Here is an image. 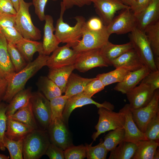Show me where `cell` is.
Returning <instances> with one entry per match:
<instances>
[{
    "label": "cell",
    "mask_w": 159,
    "mask_h": 159,
    "mask_svg": "<svg viewBox=\"0 0 159 159\" xmlns=\"http://www.w3.org/2000/svg\"><path fill=\"white\" fill-rule=\"evenodd\" d=\"M49 55L39 54L34 61L28 63L20 71L15 72L8 80V85L3 100L9 103L17 92L24 88L27 81L43 67L46 65Z\"/></svg>",
    "instance_id": "cell-1"
},
{
    "label": "cell",
    "mask_w": 159,
    "mask_h": 159,
    "mask_svg": "<svg viewBox=\"0 0 159 159\" xmlns=\"http://www.w3.org/2000/svg\"><path fill=\"white\" fill-rule=\"evenodd\" d=\"M66 9L61 3V11L55 27V35L59 42L66 43L70 47L76 46L82 37L85 18L82 16L74 17L76 22L74 26H71L64 21L63 15Z\"/></svg>",
    "instance_id": "cell-2"
},
{
    "label": "cell",
    "mask_w": 159,
    "mask_h": 159,
    "mask_svg": "<svg viewBox=\"0 0 159 159\" xmlns=\"http://www.w3.org/2000/svg\"><path fill=\"white\" fill-rule=\"evenodd\" d=\"M50 143L47 130L39 128L34 130L24 138L23 159H39L45 154Z\"/></svg>",
    "instance_id": "cell-3"
},
{
    "label": "cell",
    "mask_w": 159,
    "mask_h": 159,
    "mask_svg": "<svg viewBox=\"0 0 159 159\" xmlns=\"http://www.w3.org/2000/svg\"><path fill=\"white\" fill-rule=\"evenodd\" d=\"M32 3L20 0L19 9L15 17L16 27L24 38L36 41L40 39L41 32L33 24L29 12Z\"/></svg>",
    "instance_id": "cell-4"
},
{
    "label": "cell",
    "mask_w": 159,
    "mask_h": 159,
    "mask_svg": "<svg viewBox=\"0 0 159 159\" xmlns=\"http://www.w3.org/2000/svg\"><path fill=\"white\" fill-rule=\"evenodd\" d=\"M98 108L99 120L95 126L97 131L92 136L93 141L102 133L118 128H124L125 121L124 113L120 110L116 112L105 107Z\"/></svg>",
    "instance_id": "cell-5"
},
{
    "label": "cell",
    "mask_w": 159,
    "mask_h": 159,
    "mask_svg": "<svg viewBox=\"0 0 159 159\" xmlns=\"http://www.w3.org/2000/svg\"><path fill=\"white\" fill-rule=\"evenodd\" d=\"M129 37L133 48L144 64L151 71L158 70L153 51L144 31L136 27L130 32Z\"/></svg>",
    "instance_id": "cell-6"
},
{
    "label": "cell",
    "mask_w": 159,
    "mask_h": 159,
    "mask_svg": "<svg viewBox=\"0 0 159 159\" xmlns=\"http://www.w3.org/2000/svg\"><path fill=\"white\" fill-rule=\"evenodd\" d=\"M110 36L107 30L106 26L100 31H94L88 30L84 25L82 39L77 45L72 47V48L78 53L101 49L109 41Z\"/></svg>",
    "instance_id": "cell-7"
},
{
    "label": "cell",
    "mask_w": 159,
    "mask_h": 159,
    "mask_svg": "<svg viewBox=\"0 0 159 159\" xmlns=\"http://www.w3.org/2000/svg\"><path fill=\"white\" fill-rule=\"evenodd\" d=\"M30 102L38 125L47 130L51 119L50 101L39 91L32 92Z\"/></svg>",
    "instance_id": "cell-8"
},
{
    "label": "cell",
    "mask_w": 159,
    "mask_h": 159,
    "mask_svg": "<svg viewBox=\"0 0 159 159\" xmlns=\"http://www.w3.org/2000/svg\"><path fill=\"white\" fill-rule=\"evenodd\" d=\"M62 117L51 121L47 129L50 142L65 150L73 145L67 125Z\"/></svg>",
    "instance_id": "cell-9"
},
{
    "label": "cell",
    "mask_w": 159,
    "mask_h": 159,
    "mask_svg": "<svg viewBox=\"0 0 159 159\" xmlns=\"http://www.w3.org/2000/svg\"><path fill=\"white\" fill-rule=\"evenodd\" d=\"M159 90H156L153 97L146 106L138 109L130 108L133 120L139 129L144 133L147 125L159 112Z\"/></svg>",
    "instance_id": "cell-10"
},
{
    "label": "cell",
    "mask_w": 159,
    "mask_h": 159,
    "mask_svg": "<svg viewBox=\"0 0 159 159\" xmlns=\"http://www.w3.org/2000/svg\"><path fill=\"white\" fill-rule=\"evenodd\" d=\"M136 27V17L130 9H123L106 26L110 35L113 33L121 34L130 32Z\"/></svg>",
    "instance_id": "cell-11"
},
{
    "label": "cell",
    "mask_w": 159,
    "mask_h": 159,
    "mask_svg": "<svg viewBox=\"0 0 159 159\" xmlns=\"http://www.w3.org/2000/svg\"><path fill=\"white\" fill-rule=\"evenodd\" d=\"M74 66L75 69L83 73L96 67L109 66L101 54L100 49L79 52Z\"/></svg>",
    "instance_id": "cell-12"
},
{
    "label": "cell",
    "mask_w": 159,
    "mask_h": 159,
    "mask_svg": "<svg viewBox=\"0 0 159 159\" xmlns=\"http://www.w3.org/2000/svg\"><path fill=\"white\" fill-rule=\"evenodd\" d=\"M70 48L66 44L59 46L49 56L46 66L52 69L74 65L79 53Z\"/></svg>",
    "instance_id": "cell-13"
},
{
    "label": "cell",
    "mask_w": 159,
    "mask_h": 159,
    "mask_svg": "<svg viewBox=\"0 0 159 159\" xmlns=\"http://www.w3.org/2000/svg\"><path fill=\"white\" fill-rule=\"evenodd\" d=\"M93 3L97 13L106 26L112 21L117 11L131 9L130 6L119 0H94Z\"/></svg>",
    "instance_id": "cell-14"
},
{
    "label": "cell",
    "mask_w": 159,
    "mask_h": 159,
    "mask_svg": "<svg viewBox=\"0 0 159 159\" xmlns=\"http://www.w3.org/2000/svg\"><path fill=\"white\" fill-rule=\"evenodd\" d=\"M88 104L95 105L98 108L103 107L113 110L114 109V105L110 103L105 101L103 103L100 104L95 102L82 92L68 98L62 114V117L66 123L68 124L69 117L74 109Z\"/></svg>",
    "instance_id": "cell-15"
},
{
    "label": "cell",
    "mask_w": 159,
    "mask_h": 159,
    "mask_svg": "<svg viewBox=\"0 0 159 159\" xmlns=\"http://www.w3.org/2000/svg\"><path fill=\"white\" fill-rule=\"evenodd\" d=\"M155 91L142 82L129 91L126 94L130 108L137 109L146 106L152 99Z\"/></svg>",
    "instance_id": "cell-16"
},
{
    "label": "cell",
    "mask_w": 159,
    "mask_h": 159,
    "mask_svg": "<svg viewBox=\"0 0 159 159\" xmlns=\"http://www.w3.org/2000/svg\"><path fill=\"white\" fill-rule=\"evenodd\" d=\"M120 110L124 112L125 117L123 141L135 143L139 140H148L144 133L139 129L135 122L129 104H125Z\"/></svg>",
    "instance_id": "cell-17"
},
{
    "label": "cell",
    "mask_w": 159,
    "mask_h": 159,
    "mask_svg": "<svg viewBox=\"0 0 159 159\" xmlns=\"http://www.w3.org/2000/svg\"><path fill=\"white\" fill-rule=\"evenodd\" d=\"M15 15L0 14V33L5 38L8 42L14 44L23 38L16 27Z\"/></svg>",
    "instance_id": "cell-18"
},
{
    "label": "cell",
    "mask_w": 159,
    "mask_h": 159,
    "mask_svg": "<svg viewBox=\"0 0 159 159\" xmlns=\"http://www.w3.org/2000/svg\"><path fill=\"white\" fill-rule=\"evenodd\" d=\"M151 71L146 65L133 71H130L120 82L118 83L114 88L115 91L126 94L133 89Z\"/></svg>",
    "instance_id": "cell-19"
},
{
    "label": "cell",
    "mask_w": 159,
    "mask_h": 159,
    "mask_svg": "<svg viewBox=\"0 0 159 159\" xmlns=\"http://www.w3.org/2000/svg\"><path fill=\"white\" fill-rule=\"evenodd\" d=\"M44 21L42 47L44 54L49 55L59 47L60 43L54 34L55 29L52 17L46 15Z\"/></svg>",
    "instance_id": "cell-20"
},
{
    "label": "cell",
    "mask_w": 159,
    "mask_h": 159,
    "mask_svg": "<svg viewBox=\"0 0 159 159\" xmlns=\"http://www.w3.org/2000/svg\"><path fill=\"white\" fill-rule=\"evenodd\" d=\"M145 65L133 48L123 53L111 62L115 68L122 67L130 71L137 70Z\"/></svg>",
    "instance_id": "cell-21"
},
{
    "label": "cell",
    "mask_w": 159,
    "mask_h": 159,
    "mask_svg": "<svg viewBox=\"0 0 159 159\" xmlns=\"http://www.w3.org/2000/svg\"><path fill=\"white\" fill-rule=\"evenodd\" d=\"M137 27L143 31L148 25L159 19V0H151L147 6L136 16Z\"/></svg>",
    "instance_id": "cell-22"
},
{
    "label": "cell",
    "mask_w": 159,
    "mask_h": 159,
    "mask_svg": "<svg viewBox=\"0 0 159 159\" xmlns=\"http://www.w3.org/2000/svg\"><path fill=\"white\" fill-rule=\"evenodd\" d=\"M7 43L0 33V76L7 81L16 72L8 51Z\"/></svg>",
    "instance_id": "cell-23"
},
{
    "label": "cell",
    "mask_w": 159,
    "mask_h": 159,
    "mask_svg": "<svg viewBox=\"0 0 159 159\" xmlns=\"http://www.w3.org/2000/svg\"><path fill=\"white\" fill-rule=\"evenodd\" d=\"M133 48L130 42L122 44H114L108 41L100 49L101 54L108 66L112 61L125 52Z\"/></svg>",
    "instance_id": "cell-24"
},
{
    "label": "cell",
    "mask_w": 159,
    "mask_h": 159,
    "mask_svg": "<svg viewBox=\"0 0 159 159\" xmlns=\"http://www.w3.org/2000/svg\"><path fill=\"white\" fill-rule=\"evenodd\" d=\"M15 45L28 63L32 61L33 55L35 52L44 54L41 42L23 38Z\"/></svg>",
    "instance_id": "cell-25"
},
{
    "label": "cell",
    "mask_w": 159,
    "mask_h": 159,
    "mask_svg": "<svg viewBox=\"0 0 159 159\" xmlns=\"http://www.w3.org/2000/svg\"><path fill=\"white\" fill-rule=\"evenodd\" d=\"M74 69V65L49 69L47 77L59 87L62 93H64L68 78Z\"/></svg>",
    "instance_id": "cell-26"
},
{
    "label": "cell",
    "mask_w": 159,
    "mask_h": 159,
    "mask_svg": "<svg viewBox=\"0 0 159 159\" xmlns=\"http://www.w3.org/2000/svg\"><path fill=\"white\" fill-rule=\"evenodd\" d=\"M95 78L83 77L72 72L67 81L64 95L69 98L83 92L87 85Z\"/></svg>",
    "instance_id": "cell-27"
},
{
    "label": "cell",
    "mask_w": 159,
    "mask_h": 159,
    "mask_svg": "<svg viewBox=\"0 0 159 159\" xmlns=\"http://www.w3.org/2000/svg\"><path fill=\"white\" fill-rule=\"evenodd\" d=\"M32 90L31 87L24 88L14 95L7 105L6 112L7 117L12 115L18 110L29 104L32 95Z\"/></svg>",
    "instance_id": "cell-28"
},
{
    "label": "cell",
    "mask_w": 159,
    "mask_h": 159,
    "mask_svg": "<svg viewBox=\"0 0 159 159\" xmlns=\"http://www.w3.org/2000/svg\"><path fill=\"white\" fill-rule=\"evenodd\" d=\"M34 129L19 121L7 117L5 135L9 138L17 140L24 138Z\"/></svg>",
    "instance_id": "cell-29"
},
{
    "label": "cell",
    "mask_w": 159,
    "mask_h": 159,
    "mask_svg": "<svg viewBox=\"0 0 159 159\" xmlns=\"http://www.w3.org/2000/svg\"><path fill=\"white\" fill-rule=\"evenodd\" d=\"M136 149L132 159H153L159 146V142L151 140H140L135 143Z\"/></svg>",
    "instance_id": "cell-30"
},
{
    "label": "cell",
    "mask_w": 159,
    "mask_h": 159,
    "mask_svg": "<svg viewBox=\"0 0 159 159\" xmlns=\"http://www.w3.org/2000/svg\"><path fill=\"white\" fill-rule=\"evenodd\" d=\"M7 117L23 123L34 130L39 128L30 102L26 106L20 108L14 114Z\"/></svg>",
    "instance_id": "cell-31"
},
{
    "label": "cell",
    "mask_w": 159,
    "mask_h": 159,
    "mask_svg": "<svg viewBox=\"0 0 159 159\" xmlns=\"http://www.w3.org/2000/svg\"><path fill=\"white\" fill-rule=\"evenodd\" d=\"M37 84L39 91L49 101L62 95L60 88L48 77L40 76Z\"/></svg>",
    "instance_id": "cell-32"
},
{
    "label": "cell",
    "mask_w": 159,
    "mask_h": 159,
    "mask_svg": "<svg viewBox=\"0 0 159 159\" xmlns=\"http://www.w3.org/2000/svg\"><path fill=\"white\" fill-rule=\"evenodd\" d=\"M136 148L133 143L123 141L110 151L109 159H132Z\"/></svg>",
    "instance_id": "cell-33"
},
{
    "label": "cell",
    "mask_w": 159,
    "mask_h": 159,
    "mask_svg": "<svg viewBox=\"0 0 159 159\" xmlns=\"http://www.w3.org/2000/svg\"><path fill=\"white\" fill-rule=\"evenodd\" d=\"M154 57H159V20L146 27L144 31Z\"/></svg>",
    "instance_id": "cell-34"
},
{
    "label": "cell",
    "mask_w": 159,
    "mask_h": 159,
    "mask_svg": "<svg viewBox=\"0 0 159 159\" xmlns=\"http://www.w3.org/2000/svg\"><path fill=\"white\" fill-rule=\"evenodd\" d=\"M130 72L125 68L118 67L110 72L99 74L96 77L105 87L113 83L120 82Z\"/></svg>",
    "instance_id": "cell-35"
},
{
    "label": "cell",
    "mask_w": 159,
    "mask_h": 159,
    "mask_svg": "<svg viewBox=\"0 0 159 159\" xmlns=\"http://www.w3.org/2000/svg\"><path fill=\"white\" fill-rule=\"evenodd\" d=\"M125 135L124 128L112 130L105 136L103 144L108 152L110 151L123 141Z\"/></svg>",
    "instance_id": "cell-36"
},
{
    "label": "cell",
    "mask_w": 159,
    "mask_h": 159,
    "mask_svg": "<svg viewBox=\"0 0 159 159\" xmlns=\"http://www.w3.org/2000/svg\"><path fill=\"white\" fill-rule=\"evenodd\" d=\"M24 138L15 140L9 138L5 135L4 145L5 148L9 152L11 159H23V148Z\"/></svg>",
    "instance_id": "cell-37"
},
{
    "label": "cell",
    "mask_w": 159,
    "mask_h": 159,
    "mask_svg": "<svg viewBox=\"0 0 159 159\" xmlns=\"http://www.w3.org/2000/svg\"><path fill=\"white\" fill-rule=\"evenodd\" d=\"M7 49L16 72L20 71L27 65L28 63L15 44L8 42Z\"/></svg>",
    "instance_id": "cell-38"
},
{
    "label": "cell",
    "mask_w": 159,
    "mask_h": 159,
    "mask_svg": "<svg viewBox=\"0 0 159 159\" xmlns=\"http://www.w3.org/2000/svg\"><path fill=\"white\" fill-rule=\"evenodd\" d=\"M68 97L62 95L50 100L51 111V121L56 118L62 117V114Z\"/></svg>",
    "instance_id": "cell-39"
},
{
    "label": "cell",
    "mask_w": 159,
    "mask_h": 159,
    "mask_svg": "<svg viewBox=\"0 0 159 159\" xmlns=\"http://www.w3.org/2000/svg\"><path fill=\"white\" fill-rule=\"evenodd\" d=\"M102 142L103 140L101 139L100 143L95 146H92V143L86 145L87 159H105L106 158L108 152L103 145Z\"/></svg>",
    "instance_id": "cell-40"
},
{
    "label": "cell",
    "mask_w": 159,
    "mask_h": 159,
    "mask_svg": "<svg viewBox=\"0 0 159 159\" xmlns=\"http://www.w3.org/2000/svg\"><path fill=\"white\" fill-rule=\"evenodd\" d=\"M144 133L148 140L159 142V112L149 122Z\"/></svg>",
    "instance_id": "cell-41"
},
{
    "label": "cell",
    "mask_w": 159,
    "mask_h": 159,
    "mask_svg": "<svg viewBox=\"0 0 159 159\" xmlns=\"http://www.w3.org/2000/svg\"><path fill=\"white\" fill-rule=\"evenodd\" d=\"M64 153L65 159H83L86 157V146L72 145L64 150Z\"/></svg>",
    "instance_id": "cell-42"
},
{
    "label": "cell",
    "mask_w": 159,
    "mask_h": 159,
    "mask_svg": "<svg viewBox=\"0 0 159 159\" xmlns=\"http://www.w3.org/2000/svg\"><path fill=\"white\" fill-rule=\"evenodd\" d=\"M7 105L3 102L0 103V150H5L4 145V138L7 128V117L6 115Z\"/></svg>",
    "instance_id": "cell-43"
},
{
    "label": "cell",
    "mask_w": 159,
    "mask_h": 159,
    "mask_svg": "<svg viewBox=\"0 0 159 159\" xmlns=\"http://www.w3.org/2000/svg\"><path fill=\"white\" fill-rule=\"evenodd\" d=\"M105 87L101 81L96 77L87 85L83 92L91 98L95 94L104 90Z\"/></svg>",
    "instance_id": "cell-44"
},
{
    "label": "cell",
    "mask_w": 159,
    "mask_h": 159,
    "mask_svg": "<svg viewBox=\"0 0 159 159\" xmlns=\"http://www.w3.org/2000/svg\"><path fill=\"white\" fill-rule=\"evenodd\" d=\"M142 82L148 85L153 90L159 88V70L151 71L143 79Z\"/></svg>",
    "instance_id": "cell-45"
},
{
    "label": "cell",
    "mask_w": 159,
    "mask_h": 159,
    "mask_svg": "<svg viewBox=\"0 0 159 159\" xmlns=\"http://www.w3.org/2000/svg\"><path fill=\"white\" fill-rule=\"evenodd\" d=\"M50 159H65L64 150L50 142L45 154Z\"/></svg>",
    "instance_id": "cell-46"
},
{
    "label": "cell",
    "mask_w": 159,
    "mask_h": 159,
    "mask_svg": "<svg viewBox=\"0 0 159 159\" xmlns=\"http://www.w3.org/2000/svg\"><path fill=\"white\" fill-rule=\"evenodd\" d=\"M100 18L93 17L86 21L85 26L91 31H97L102 29L105 26Z\"/></svg>",
    "instance_id": "cell-47"
},
{
    "label": "cell",
    "mask_w": 159,
    "mask_h": 159,
    "mask_svg": "<svg viewBox=\"0 0 159 159\" xmlns=\"http://www.w3.org/2000/svg\"><path fill=\"white\" fill-rule=\"evenodd\" d=\"M48 0H33L32 4L35 8V11L41 21L45 19V9Z\"/></svg>",
    "instance_id": "cell-48"
},
{
    "label": "cell",
    "mask_w": 159,
    "mask_h": 159,
    "mask_svg": "<svg viewBox=\"0 0 159 159\" xmlns=\"http://www.w3.org/2000/svg\"><path fill=\"white\" fill-rule=\"evenodd\" d=\"M94 0H62L61 3L65 7L66 9L71 8L76 6L82 7L88 5L93 3Z\"/></svg>",
    "instance_id": "cell-49"
},
{
    "label": "cell",
    "mask_w": 159,
    "mask_h": 159,
    "mask_svg": "<svg viewBox=\"0 0 159 159\" xmlns=\"http://www.w3.org/2000/svg\"><path fill=\"white\" fill-rule=\"evenodd\" d=\"M0 12L14 15L17 13L11 0H0Z\"/></svg>",
    "instance_id": "cell-50"
},
{
    "label": "cell",
    "mask_w": 159,
    "mask_h": 159,
    "mask_svg": "<svg viewBox=\"0 0 159 159\" xmlns=\"http://www.w3.org/2000/svg\"><path fill=\"white\" fill-rule=\"evenodd\" d=\"M151 0H136L131 9L136 16L142 11L148 5Z\"/></svg>",
    "instance_id": "cell-51"
},
{
    "label": "cell",
    "mask_w": 159,
    "mask_h": 159,
    "mask_svg": "<svg viewBox=\"0 0 159 159\" xmlns=\"http://www.w3.org/2000/svg\"><path fill=\"white\" fill-rule=\"evenodd\" d=\"M7 85V80L0 76V102L3 100L5 94Z\"/></svg>",
    "instance_id": "cell-52"
},
{
    "label": "cell",
    "mask_w": 159,
    "mask_h": 159,
    "mask_svg": "<svg viewBox=\"0 0 159 159\" xmlns=\"http://www.w3.org/2000/svg\"><path fill=\"white\" fill-rule=\"evenodd\" d=\"M124 4L130 6V7L135 3L136 0H119Z\"/></svg>",
    "instance_id": "cell-53"
},
{
    "label": "cell",
    "mask_w": 159,
    "mask_h": 159,
    "mask_svg": "<svg viewBox=\"0 0 159 159\" xmlns=\"http://www.w3.org/2000/svg\"><path fill=\"white\" fill-rule=\"evenodd\" d=\"M13 4L14 7L17 12L19 8L20 0H11Z\"/></svg>",
    "instance_id": "cell-54"
},
{
    "label": "cell",
    "mask_w": 159,
    "mask_h": 159,
    "mask_svg": "<svg viewBox=\"0 0 159 159\" xmlns=\"http://www.w3.org/2000/svg\"><path fill=\"white\" fill-rule=\"evenodd\" d=\"M159 159V150L157 149L156 150L153 157V159Z\"/></svg>",
    "instance_id": "cell-55"
},
{
    "label": "cell",
    "mask_w": 159,
    "mask_h": 159,
    "mask_svg": "<svg viewBox=\"0 0 159 159\" xmlns=\"http://www.w3.org/2000/svg\"><path fill=\"white\" fill-rule=\"evenodd\" d=\"M10 158L9 156L5 155L0 154V159H9Z\"/></svg>",
    "instance_id": "cell-56"
},
{
    "label": "cell",
    "mask_w": 159,
    "mask_h": 159,
    "mask_svg": "<svg viewBox=\"0 0 159 159\" xmlns=\"http://www.w3.org/2000/svg\"><path fill=\"white\" fill-rule=\"evenodd\" d=\"M52 0L53 1H57V0Z\"/></svg>",
    "instance_id": "cell-57"
},
{
    "label": "cell",
    "mask_w": 159,
    "mask_h": 159,
    "mask_svg": "<svg viewBox=\"0 0 159 159\" xmlns=\"http://www.w3.org/2000/svg\"><path fill=\"white\" fill-rule=\"evenodd\" d=\"M1 12H0V14H1Z\"/></svg>",
    "instance_id": "cell-58"
}]
</instances>
